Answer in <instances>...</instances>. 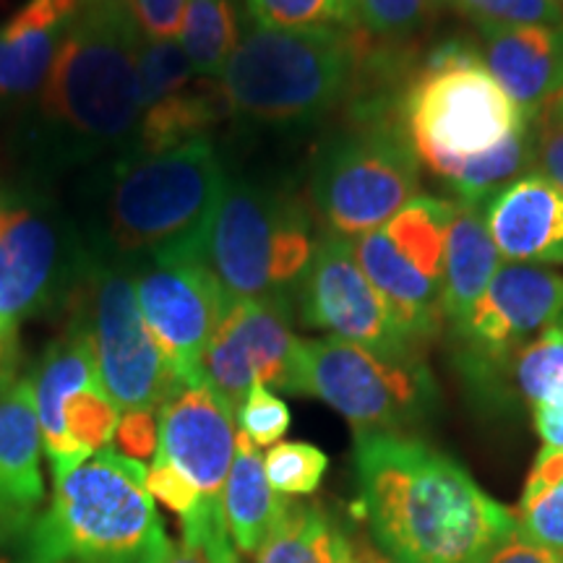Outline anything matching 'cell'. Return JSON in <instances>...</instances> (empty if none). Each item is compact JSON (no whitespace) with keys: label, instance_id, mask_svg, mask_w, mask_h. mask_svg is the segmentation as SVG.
Wrapping results in <instances>:
<instances>
[{"label":"cell","instance_id":"obj_15","mask_svg":"<svg viewBox=\"0 0 563 563\" xmlns=\"http://www.w3.org/2000/svg\"><path fill=\"white\" fill-rule=\"evenodd\" d=\"M300 342L292 334V302H230L203 355V384L232 415L253 384L295 394Z\"/></svg>","mask_w":563,"mask_h":563},{"label":"cell","instance_id":"obj_7","mask_svg":"<svg viewBox=\"0 0 563 563\" xmlns=\"http://www.w3.org/2000/svg\"><path fill=\"white\" fill-rule=\"evenodd\" d=\"M316 241L311 209L290 188L228 175L203 243V264L230 302H295Z\"/></svg>","mask_w":563,"mask_h":563},{"label":"cell","instance_id":"obj_35","mask_svg":"<svg viewBox=\"0 0 563 563\" xmlns=\"http://www.w3.org/2000/svg\"><path fill=\"white\" fill-rule=\"evenodd\" d=\"M235 422L238 433H243L258 449H269L290 431L292 415L277 391H272L264 384H253L241 407L235 410Z\"/></svg>","mask_w":563,"mask_h":563},{"label":"cell","instance_id":"obj_21","mask_svg":"<svg viewBox=\"0 0 563 563\" xmlns=\"http://www.w3.org/2000/svg\"><path fill=\"white\" fill-rule=\"evenodd\" d=\"M485 224L509 262L563 264V194L538 170L525 173L488 203Z\"/></svg>","mask_w":563,"mask_h":563},{"label":"cell","instance_id":"obj_14","mask_svg":"<svg viewBox=\"0 0 563 563\" xmlns=\"http://www.w3.org/2000/svg\"><path fill=\"white\" fill-rule=\"evenodd\" d=\"M295 300L306 327L340 336L386 361H422L420 344L405 332L384 295L365 277L350 238L332 230L321 232Z\"/></svg>","mask_w":563,"mask_h":563},{"label":"cell","instance_id":"obj_28","mask_svg":"<svg viewBox=\"0 0 563 563\" xmlns=\"http://www.w3.org/2000/svg\"><path fill=\"white\" fill-rule=\"evenodd\" d=\"M241 40L232 0H188L178 42L188 63L203 79H220Z\"/></svg>","mask_w":563,"mask_h":563},{"label":"cell","instance_id":"obj_34","mask_svg":"<svg viewBox=\"0 0 563 563\" xmlns=\"http://www.w3.org/2000/svg\"><path fill=\"white\" fill-rule=\"evenodd\" d=\"M454 5L456 11L485 26H527L563 24V5L559 0H431Z\"/></svg>","mask_w":563,"mask_h":563},{"label":"cell","instance_id":"obj_47","mask_svg":"<svg viewBox=\"0 0 563 563\" xmlns=\"http://www.w3.org/2000/svg\"><path fill=\"white\" fill-rule=\"evenodd\" d=\"M0 563H9V561H0Z\"/></svg>","mask_w":563,"mask_h":563},{"label":"cell","instance_id":"obj_31","mask_svg":"<svg viewBox=\"0 0 563 563\" xmlns=\"http://www.w3.org/2000/svg\"><path fill=\"white\" fill-rule=\"evenodd\" d=\"M514 378L532 407H563V321L559 319L514 357Z\"/></svg>","mask_w":563,"mask_h":563},{"label":"cell","instance_id":"obj_5","mask_svg":"<svg viewBox=\"0 0 563 563\" xmlns=\"http://www.w3.org/2000/svg\"><path fill=\"white\" fill-rule=\"evenodd\" d=\"M16 548L19 563H159L173 543L146 467L110 446L55 481L51 506Z\"/></svg>","mask_w":563,"mask_h":563},{"label":"cell","instance_id":"obj_11","mask_svg":"<svg viewBox=\"0 0 563 563\" xmlns=\"http://www.w3.org/2000/svg\"><path fill=\"white\" fill-rule=\"evenodd\" d=\"M334 407L355 435H407L439 405L422 361H386L340 336L300 342L298 391Z\"/></svg>","mask_w":563,"mask_h":563},{"label":"cell","instance_id":"obj_44","mask_svg":"<svg viewBox=\"0 0 563 563\" xmlns=\"http://www.w3.org/2000/svg\"><path fill=\"white\" fill-rule=\"evenodd\" d=\"M159 563H207V561H203L196 551H191V548L180 543V545H173Z\"/></svg>","mask_w":563,"mask_h":563},{"label":"cell","instance_id":"obj_29","mask_svg":"<svg viewBox=\"0 0 563 563\" xmlns=\"http://www.w3.org/2000/svg\"><path fill=\"white\" fill-rule=\"evenodd\" d=\"M517 532L534 545L563 553V452L545 446L534 460L519 501Z\"/></svg>","mask_w":563,"mask_h":563},{"label":"cell","instance_id":"obj_1","mask_svg":"<svg viewBox=\"0 0 563 563\" xmlns=\"http://www.w3.org/2000/svg\"><path fill=\"white\" fill-rule=\"evenodd\" d=\"M141 42L131 0H84L37 100L19 118L26 178L51 183L131 144L141 112Z\"/></svg>","mask_w":563,"mask_h":563},{"label":"cell","instance_id":"obj_13","mask_svg":"<svg viewBox=\"0 0 563 563\" xmlns=\"http://www.w3.org/2000/svg\"><path fill=\"white\" fill-rule=\"evenodd\" d=\"M68 311L87 327L102 384L118 410H159L178 382L141 316L133 269L95 258Z\"/></svg>","mask_w":563,"mask_h":563},{"label":"cell","instance_id":"obj_12","mask_svg":"<svg viewBox=\"0 0 563 563\" xmlns=\"http://www.w3.org/2000/svg\"><path fill=\"white\" fill-rule=\"evenodd\" d=\"M30 382L53 481L112 446L121 410L104 389L91 336L79 316L70 313L63 334L42 352Z\"/></svg>","mask_w":563,"mask_h":563},{"label":"cell","instance_id":"obj_3","mask_svg":"<svg viewBox=\"0 0 563 563\" xmlns=\"http://www.w3.org/2000/svg\"><path fill=\"white\" fill-rule=\"evenodd\" d=\"M224 180L209 136L154 154L121 152L87 175L76 222L100 262L129 269L159 258L203 262Z\"/></svg>","mask_w":563,"mask_h":563},{"label":"cell","instance_id":"obj_9","mask_svg":"<svg viewBox=\"0 0 563 563\" xmlns=\"http://www.w3.org/2000/svg\"><path fill=\"white\" fill-rule=\"evenodd\" d=\"M399 110L422 165L475 157L530 123L483 66L481 51L462 40L443 42L428 55Z\"/></svg>","mask_w":563,"mask_h":563},{"label":"cell","instance_id":"obj_8","mask_svg":"<svg viewBox=\"0 0 563 563\" xmlns=\"http://www.w3.org/2000/svg\"><path fill=\"white\" fill-rule=\"evenodd\" d=\"M95 264L76 217L21 175L0 188V323L68 311Z\"/></svg>","mask_w":563,"mask_h":563},{"label":"cell","instance_id":"obj_10","mask_svg":"<svg viewBox=\"0 0 563 563\" xmlns=\"http://www.w3.org/2000/svg\"><path fill=\"white\" fill-rule=\"evenodd\" d=\"M418 186V154L391 112L352 118L347 131L323 144L311 170L313 209L342 238L386 228Z\"/></svg>","mask_w":563,"mask_h":563},{"label":"cell","instance_id":"obj_19","mask_svg":"<svg viewBox=\"0 0 563 563\" xmlns=\"http://www.w3.org/2000/svg\"><path fill=\"white\" fill-rule=\"evenodd\" d=\"M42 433L30 378L0 394V543H19L45 498Z\"/></svg>","mask_w":563,"mask_h":563},{"label":"cell","instance_id":"obj_30","mask_svg":"<svg viewBox=\"0 0 563 563\" xmlns=\"http://www.w3.org/2000/svg\"><path fill=\"white\" fill-rule=\"evenodd\" d=\"M454 214V201L415 196L384 232L391 238L407 262L418 266L431 279L443 277V253H446V232Z\"/></svg>","mask_w":563,"mask_h":563},{"label":"cell","instance_id":"obj_24","mask_svg":"<svg viewBox=\"0 0 563 563\" xmlns=\"http://www.w3.org/2000/svg\"><path fill=\"white\" fill-rule=\"evenodd\" d=\"M224 112H228V104H224L220 81L196 76L157 100L141 104L136 133L123 152L154 154L188 144V141L207 139L209 129Z\"/></svg>","mask_w":563,"mask_h":563},{"label":"cell","instance_id":"obj_38","mask_svg":"<svg viewBox=\"0 0 563 563\" xmlns=\"http://www.w3.org/2000/svg\"><path fill=\"white\" fill-rule=\"evenodd\" d=\"M532 144L534 159L540 175H545L563 194V121L551 110H543L532 118Z\"/></svg>","mask_w":563,"mask_h":563},{"label":"cell","instance_id":"obj_41","mask_svg":"<svg viewBox=\"0 0 563 563\" xmlns=\"http://www.w3.org/2000/svg\"><path fill=\"white\" fill-rule=\"evenodd\" d=\"M534 431L545 446L563 452V407H534Z\"/></svg>","mask_w":563,"mask_h":563},{"label":"cell","instance_id":"obj_16","mask_svg":"<svg viewBox=\"0 0 563 563\" xmlns=\"http://www.w3.org/2000/svg\"><path fill=\"white\" fill-rule=\"evenodd\" d=\"M141 316L178 384H203V355L230 300L201 258H159L133 269Z\"/></svg>","mask_w":563,"mask_h":563},{"label":"cell","instance_id":"obj_42","mask_svg":"<svg viewBox=\"0 0 563 563\" xmlns=\"http://www.w3.org/2000/svg\"><path fill=\"white\" fill-rule=\"evenodd\" d=\"M19 332L0 334V394H5L19 382Z\"/></svg>","mask_w":563,"mask_h":563},{"label":"cell","instance_id":"obj_23","mask_svg":"<svg viewBox=\"0 0 563 563\" xmlns=\"http://www.w3.org/2000/svg\"><path fill=\"white\" fill-rule=\"evenodd\" d=\"M498 266H501V253H498L488 224H485V211L454 201L441 277L443 321L452 329V334L460 332L464 321L470 319L475 302L490 285Z\"/></svg>","mask_w":563,"mask_h":563},{"label":"cell","instance_id":"obj_48","mask_svg":"<svg viewBox=\"0 0 563 563\" xmlns=\"http://www.w3.org/2000/svg\"><path fill=\"white\" fill-rule=\"evenodd\" d=\"M561 321H563V316H561Z\"/></svg>","mask_w":563,"mask_h":563},{"label":"cell","instance_id":"obj_36","mask_svg":"<svg viewBox=\"0 0 563 563\" xmlns=\"http://www.w3.org/2000/svg\"><path fill=\"white\" fill-rule=\"evenodd\" d=\"M352 19L368 37L402 40L426 19L428 0H347Z\"/></svg>","mask_w":563,"mask_h":563},{"label":"cell","instance_id":"obj_33","mask_svg":"<svg viewBox=\"0 0 563 563\" xmlns=\"http://www.w3.org/2000/svg\"><path fill=\"white\" fill-rule=\"evenodd\" d=\"M329 456L306 441L274 443L264 456L266 481L279 496H313L327 475Z\"/></svg>","mask_w":563,"mask_h":563},{"label":"cell","instance_id":"obj_39","mask_svg":"<svg viewBox=\"0 0 563 563\" xmlns=\"http://www.w3.org/2000/svg\"><path fill=\"white\" fill-rule=\"evenodd\" d=\"M188 0H131L133 16L146 40H178Z\"/></svg>","mask_w":563,"mask_h":563},{"label":"cell","instance_id":"obj_20","mask_svg":"<svg viewBox=\"0 0 563 563\" xmlns=\"http://www.w3.org/2000/svg\"><path fill=\"white\" fill-rule=\"evenodd\" d=\"M481 34L483 66L532 121L563 91V24L485 26Z\"/></svg>","mask_w":563,"mask_h":563},{"label":"cell","instance_id":"obj_32","mask_svg":"<svg viewBox=\"0 0 563 563\" xmlns=\"http://www.w3.org/2000/svg\"><path fill=\"white\" fill-rule=\"evenodd\" d=\"M251 21L266 30H357L347 0H241Z\"/></svg>","mask_w":563,"mask_h":563},{"label":"cell","instance_id":"obj_4","mask_svg":"<svg viewBox=\"0 0 563 563\" xmlns=\"http://www.w3.org/2000/svg\"><path fill=\"white\" fill-rule=\"evenodd\" d=\"M371 53L368 34L344 26L241 32L220 87L228 112L264 129H308L350 100Z\"/></svg>","mask_w":563,"mask_h":563},{"label":"cell","instance_id":"obj_46","mask_svg":"<svg viewBox=\"0 0 563 563\" xmlns=\"http://www.w3.org/2000/svg\"><path fill=\"white\" fill-rule=\"evenodd\" d=\"M559 3H561V5H563V0H559Z\"/></svg>","mask_w":563,"mask_h":563},{"label":"cell","instance_id":"obj_18","mask_svg":"<svg viewBox=\"0 0 563 563\" xmlns=\"http://www.w3.org/2000/svg\"><path fill=\"white\" fill-rule=\"evenodd\" d=\"M84 0H26L0 24V118H19L37 100Z\"/></svg>","mask_w":563,"mask_h":563},{"label":"cell","instance_id":"obj_27","mask_svg":"<svg viewBox=\"0 0 563 563\" xmlns=\"http://www.w3.org/2000/svg\"><path fill=\"white\" fill-rule=\"evenodd\" d=\"M347 532L323 506L290 498L256 551V563H340Z\"/></svg>","mask_w":563,"mask_h":563},{"label":"cell","instance_id":"obj_40","mask_svg":"<svg viewBox=\"0 0 563 563\" xmlns=\"http://www.w3.org/2000/svg\"><path fill=\"white\" fill-rule=\"evenodd\" d=\"M481 563H563V553L551 548L534 545L525 540L522 534L514 532L509 540H504L496 551L485 555Z\"/></svg>","mask_w":563,"mask_h":563},{"label":"cell","instance_id":"obj_37","mask_svg":"<svg viewBox=\"0 0 563 563\" xmlns=\"http://www.w3.org/2000/svg\"><path fill=\"white\" fill-rule=\"evenodd\" d=\"M159 443V410H125L118 420L112 449L144 464L152 460Z\"/></svg>","mask_w":563,"mask_h":563},{"label":"cell","instance_id":"obj_26","mask_svg":"<svg viewBox=\"0 0 563 563\" xmlns=\"http://www.w3.org/2000/svg\"><path fill=\"white\" fill-rule=\"evenodd\" d=\"M534 144H532V121L506 136L493 150L475 154L467 159L439 157L426 162V167L435 178H441L454 191V201L464 207L485 211L488 203L511 186L514 180L532 167Z\"/></svg>","mask_w":563,"mask_h":563},{"label":"cell","instance_id":"obj_2","mask_svg":"<svg viewBox=\"0 0 563 563\" xmlns=\"http://www.w3.org/2000/svg\"><path fill=\"white\" fill-rule=\"evenodd\" d=\"M361 511L397 563H481L517 532V517L462 464L412 435H357Z\"/></svg>","mask_w":563,"mask_h":563},{"label":"cell","instance_id":"obj_43","mask_svg":"<svg viewBox=\"0 0 563 563\" xmlns=\"http://www.w3.org/2000/svg\"><path fill=\"white\" fill-rule=\"evenodd\" d=\"M340 563H397V561H391L389 555L378 551L376 545H371L368 540H363L361 534L350 530L347 540H344Z\"/></svg>","mask_w":563,"mask_h":563},{"label":"cell","instance_id":"obj_22","mask_svg":"<svg viewBox=\"0 0 563 563\" xmlns=\"http://www.w3.org/2000/svg\"><path fill=\"white\" fill-rule=\"evenodd\" d=\"M357 264L371 285L384 295L386 306L420 347L435 340L443 329L441 282L407 262L384 228L350 238Z\"/></svg>","mask_w":563,"mask_h":563},{"label":"cell","instance_id":"obj_45","mask_svg":"<svg viewBox=\"0 0 563 563\" xmlns=\"http://www.w3.org/2000/svg\"><path fill=\"white\" fill-rule=\"evenodd\" d=\"M545 110H551L553 112V115H559L561 118V121H563V91H561V95L559 97H555V100L551 102V104H548V108Z\"/></svg>","mask_w":563,"mask_h":563},{"label":"cell","instance_id":"obj_6","mask_svg":"<svg viewBox=\"0 0 563 563\" xmlns=\"http://www.w3.org/2000/svg\"><path fill=\"white\" fill-rule=\"evenodd\" d=\"M235 446V415L207 384H178L159 405V443L146 488L178 514L183 545L207 563H238L222 504Z\"/></svg>","mask_w":563,"mask_h":563},{"label":"cell","instance_id":"obj_17","mask_svg":"<svg viewBox=\"0 0 563 563\" xmlns=\"http://www.w3.org/2000/svg\"><path fill=\"white\" fill-rule=\"evenodd\" d=\"M561 316L563 274L534 264H501L470 319L454 334L464 368L481 384Z\"/></svg>","mask_w":563,"mask_h":563},{"label":"cell","instance_id":"obj_25","mask_svg":"<svg viewBox=\"0 0 563 563\" xmlns=\"http://www.w3.org/2000/svg\"><path fill=\"white\" fill-rule=\"evenodd\" d=\"M290 498L279 496L266 481L264 456L256 443L238 433L235 460L224 483V519L238 553H256L266 534L277 525L279 514Z\"/></svg>","mask_w":563,"mask_h":563}]
</instances>
